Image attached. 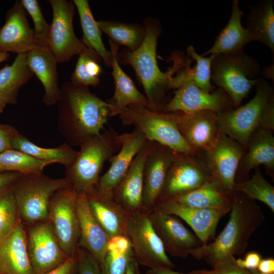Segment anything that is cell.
<instances>
[{"instance_id": "54", "label": "cell", "mask_w": 274, "mask_h": 274, "mask_svg": "<svg viewBox=\"0 0 274 274\" xmlns=\"http://www.w3.org/2000/svg\"><path fill=\"white\" fill-rule=\"evenodd\" d=\"M10 56L9 53H0V63L8 60Z\"/></svg>"}, {"instance_id": "11", "label": "cell", "mask_w": 274, "mask_h": 274, "mask_svg": "<svg viewBox=\"0 0 274 274\" xmlns=\"http://www.w3.org/2000/svg\"><path fill=\"white\" fill-rule=\"evenodd\" d=\"M53 19L50 25L47 47L57 63L68 61L79 55L86 46L76 35L73 27L75 5L73 1L49 0Z\"/></svg>"}, {"instance_id": "43", "label": "cell", "mask_w": 274, "mask_h": 274, "mask_svg": "<svg viewBox=\"0 0 274 274\" xmlns=\"http://www.w3.org/2000/svg\"><path fill=\"white\" fill-rule=\"evenodd\" d=\"M77 274H101L99 263L86 250L78 247Z\"/></svg>"}, {"instance_id": "34", "label": "cell", "mask_w": 274, "mask_h": 274, "mask_svg": "<svg viewBox=\"0 0 274 274\" xmlns=\"http://www.w3.org/2000/svg\"><path fill=\"white\" fill-rule=\"evenodd\" d=\"M11 148L23 152L38 160L51 164L59 163L65 167L74 161L78 154V151L73 149L66 142L55 148H43L32 143L20 133L13 139Z\"/></svg>"}, {"instance_id": "50", "label": "cell", "mask_w": 274, "mask_h": 274, "mask_svg": "<svg viewBox=\"0 0 274 274\" xmlns=\"http://www.w3.org/2000/svg\"><path fill=\"white\" fill-rule=\"evenodd\" d=\"M257 270L262 274H273L274 259L272 258L262 259L258 264Z\"/></svg>"}, {"instance_id": "3", "label": "cell", "mask_w": 274, "mask_h": 274, "mask_svg": "<svg viewBox=\"0 0 274 274\" xmlns=\"http://www.w3.org/2000/svg\"><path fill=\"white\" fill-rule=\"evenodd\" d=\"M231 198L230 217L225 227L213 242L202 247V258L213 267L229 256L244 254L250 237L265 219L255 200L244 193L233 192Z\"/></svg>"}, {"instance_id": "42", "label": "cell", "mask_w": 274, "mask_h": 274, "mask_svg": "<svg viewBox=\"0 0 274 274\" xmlns=\"http://www.w3.org/2000/svg\"><path fill=\"white\" fill-rule=\"evenodd\" d=\"M132 250L126 252L107 251L100 265L101 274H125L128 263L133 256Z\"/></svg>"}, {"instance_id": "36", "label": "cell", "mask_w": 274, "mask_h": 274, "mask_svg": "<svg viewBox=\"0 0 274 274\" xmlns=\"http://www.w3.org/2000/svg\"><path fill=\"white\" fill-rule=\"evenodd\" d=\"M97 24L102 32L106 33L109 40L119 45H123L130 51L139 49L146 37L144 25L139 23H126L114 20H99Z\"/></svg>"}, {"instance_id": "28", "label": "cell", "mask_w": 274, "mask_h": 274, "mask_svg": "<svg viewBox=\"0 0 274 274\" xmlns=\"http://www.w3.org/2000/svg\"><path fill=\"white\" fill-rule=\"evenodd\" d=\"M243 12L238 1L234 0L229 21L216 38L212 47L201 55L234 54L243 52L245 45L252 39L247 29L243 26L241 18Z\"/></svg>"}, {"instance_id": "55", "label": "cell", "mask_w": 274, "mask_h": 274, "mask_svg": "<svg viewBox=\"0 0 274 274\" xmlns=\"http://www.w3.org/2000/svg\"><path fill=\"white\" fill-rule=\"evenodd\" d=\"M7 105L5 101L0 99V113L3 112Z\"/></svg>"}, {"instance_id": "56", "label": "cell", "mask_w": 274, "mask_h": 274, "mask_svg": "<svg viewBox=\"0 0 274 274\" xmlns=\"http://www.w3.org/2000/svg\"><path fill=\"white\" fill-rule=\"evenodd\" d=\"M251 274H262L259 272L257 269L249 270ZM274 274V273H273Z\"/></svg>"}, {"instance_id": "32", "label": "cell", "mask_w": 274, "mask_h": 274, "mask_svg": "<svg viewBox=\"0 0 274 274\" xmlns=\"http://www.w3.org/2000/svg\"><path fill=\"white\" fill-rule=\"evenodd\" d=\"M26 58L27 53L18 54L11 65L0 70V99L7 104L17 102L20 88L34 76Z\"/></svg>"}, {"instance_id": "16", "label": "cell", "mask_w": 274, "mask_h": 274, "mask_svg": "<svg viewBox=\"0 0 274 274\" xmlns=\"http://www.w3.org/2000/svg\"><path fill=\"white\" fill-rule=\"evenodd\" d=\"M211 178L196 156L176 152L156 203L193 190Z\"/></svg>"}, {"instance_id": "57", "label": "cell", "mask_w": 274, "mask_h": 274, "mask_svg": "<svg viewBox=\"0 0 274 274\" xmlns=\"http://www.w3.org/2000/svg\"><path fill=\"white\" fill-rule=\"evenodd\" d=\"M136 274H142V273L141 272L139 267H138V268L137 269Z\"/></svg>"}, {"instance_id": "41", "label": "cell", "mask_w": 274, "mask_h": 274, "mask_svg": "<svg viewBox=\"0 0 274 274\" xmlns=\"http://www.w3.org/2000/svg\"><path fill=\"white\" fill-rule=\"evenodd\" d=\"M26 12L31 16L33 24V35L37 47H47L50 25L44 16L37 0H21Z\"/></svg>"}, {"instance_id": "1", "label": "cell", "mask_w": 274, "mask_h": 274, "mask_svg": "<svg viewBox=\"0 0 274 274\" xmlns=\"http://www.w3.org/2000/svg\"><path fill=\"white\" fill-rule=\"evenodd\" d=\"M146 33L140 47L134 51L123 49L118 52L120 64L130 65L142 85L148 101L147 108L155 112H162L167 103L166 95L172 89L173 76L184 66L183 54L179 52L172 58L173 63L168 70L162 72L156 59L157 39L162 31L160 22L156 18L148 17L143 22Z\"/></svg>"}, {"instance_id": "37", "label": "cell", "mask_w": 274, "mask_h": 274, "mask_svg": "<svg viewBox=\"0 0 274 274\" xmlns=\"http://www.w3.org/2000/svg\"><path fill=\"white\" fill-rule=\"evenodd\" d=\"M101 60L95 51L86 46L79 55L70 82L78 86H97L100 83L102 72L99 63Z\"/></svg>"}, {"instance_id": "8", "label": "cell", "mask_w": 274, "mask_h": 274, "mask_svg": "<svg viewBox=\"0 0 274 274\" xmlns=\"http://www.w3.org/2000/svg\"><path fill=\"white\" fill-rule=\"evenodd\" d=\"M259 65L254 58L243 52L215 56L212 63L211 80L225 91L235 108L258 83L254 79Z\"/></svg>"}, {"instance_id": "51", "label": "cell", "mask_w": 274, "mask_h": 274, "mask_svg": "<svg viewBox=\"0 0 274 274\" xmlns=\"http://www.w3.org/2000/svg\"><path fill=\"white\" fill-rule=\"evenodd\" d=\"M146 274H186L182 273L173 270V269L167 268H155L148 270Z\"/></svg>"}, {"instance_id": "39", "label": "cell", "mask_w": 274, "mask_h": 274, "mask_svg": "<svg viewBox=\"0 0 274 274\" xmlns=\"http://www.w3.org/2000/svg\"><path fill=\"white\" fill-rule=\"evenodd\" d=\"M255 169L251 178L235 182L233 192H240L249 198L259 200L274 212V187L262 176L259 167Z\"/></svg>"}, {"instance_id": "30", "label": "cell", "mask_w": 274, "mask_h": 274, "mask_svg": "<svg viewBox=\"0 0 274 274\" xmlns=\"http://www.w3.org/2000/svg\"><path fill=\"white\" fill-rule=\"evenodd\" d=\"M246 27L252 41L268 46L274 53V4L272 0H264L249 7Z\"/></svg>"}, {"instance_id": "10", "label": "cell", "mask_w": 274, "mask_h": 274, "mask_svg": "<svg viewBox=\"0 0 274 274\" xmlns=\"http://www.w3.org/2000/svg\"><path fill=\"white\" fill-rule=\"evenodd\" d=\"M78 193L70 185L53 195L48 220L51 224L59 244L68 257L77 254L80 238L77 211Z\"/></svg>"}, {"instance_id": "6", "label": "cell", "mask_w": 274, "mask_h": 274, "mask_svg": "<svg viewBox=\"0 0 274 274\" xmlns=\"http://www.w3.org/2000/svg\"><path fill=\"white\" fill-rule=\"evenodd\" d=\"M70 185L65 178L52 179L43 172L21 174L11 187L20 220L29 226L48 220L53 195Z\"/></svg>"}, {"instance_id": "46", "label": "cell", "mask_w": 274, "mask_h": 274, "mask_svg": "<svg viewBox=\"0 0 274 274\" xmlns=\"http://www.w3.org/2000/svg\"><path fill=\"white\" fill-rule=\"evenodd\" d=\"M131 244L127 236L118 235L110 238L107 251L126 252L131 250Z\"/></svg>"}, {"instance_id": "15", "label": "cell", "mask_w": 274, "mask_h": 274, "mask_svg": "<svg viewBox=\"0 0 274 274\" xmlns=\"http://www.w3.org/2000/svg\"><path fill=\"white\" fill-rule=\"evenodd\" d=\"M167 113L185 141L197 156L208 151L215 144L220 132L216 113L202 110L189 113Z\"/></svg>"}, {"instance_id": "48", "label": "cell", "mask_w": 274, "mask_h": 274, "mask_svg": "<svg viewBox=\"0 0 274 274\" xmlns=\"http://www.w3.org/2000/svg\"><path fill=\"white\" fill-rule=\"evenodd\" d=\"M261 259V256L259 253L252 251L248 253L244 259L238 258L235 259V262L236 264L241 268L252 270L257 269Z\"/></svg>"}, {"instance_id": "26", "label": "cell", "mask_w": 274, "mask_h": 274, "mask_svg": "<svg viewBox=\"0 0 274 274\" xmlns=\"http://www.w3.org/2000/svg\"><path fill=\"white\" fill-rule=\"evenodd\" d=\"M77 211L80 230L78 247L87 251L100 265L107 252L110 237L91 214L84 193L78 194Z\"/></svg>"}, {"instance_id": "31", "label": "cell", "mask_w": 274, "mask_h": 274, "mask_svg": "<svg viewBox=\"0 0 274 274\" xmlns=\"http://www.w3.org/2000/svg\"><path fill=\"white\" fill-rule=\"evenodd\" d=\"M192 208L220 209L231 206V198L212 178L199 187L170 199Z\"/></svg>"}, {"instance_id": "14", "label": "cell", "mask_w": 274, "mask_h": 274, "mask_svg": "<svg viewBox=\"0 0 274 274\" xmlns=\"http://www.w3.org/2000/svg\"><path fill=\"white\" fill-rule=\"evenodd\" d=\"M234 108L231 98L222 89L219 87L212 92H207L189 80L176 89L174 96L165 104L162 112L189 113L209 110L218 114Z\"/></svg>"}, {"instance_id": "13", "label": "cell", "mask_w": 274, "mask_h": 274, "mask_svg": "<svg viewBox=\"0 0 274 274\" xmlns=\"http://www.w3.org/2000/svg\"><path fill=\"white\" fill-rule=\"evenodd\" d=\"M148 216L166 252L174 257L184 258L191 255L197 259H202L200 240L178 217L155 209L149 211Z\"/></svg>"}, {"instance_id": "22", "label": "cell", "mask_w": 274, "mask_h": 274, "mask_svg": "<svg viewBox=\"0 0 274 274\" xmlns=\"http://www.w3.org/2000/svg\"><path fill=\"white\" fill-rule=\"evenodd\" d=\"M272 132L258 127L251 133L237 168L236 182L248 180L250 172L259 167L261 165L265 166L267 174L273 178L274 136Z\"/></svg>"}, {"instance_id": "40", "label": "cell", "mask_w": 274, "mask_h": 274, "mask_svg": "<svg viewBox=\"0 0 274 274\" xmlns=\"http://www.w3.org/2000/svg\"><path fill=\"white\" fill-rule=\"evenodd\" d=\"M19 219L15 197L10 188L0 193V242L12 231Z\"/></svg>"}, {"instance_id": "45", "label": "cell", "mask_w": 274, "mask_h": 274, "mask_svg": "<svg viewBox=\"0 0 274 274\" xmlns=\"http://www.w3.org/2000/svg\"><path fill=\"white\" fill-rule=\"evenodd\" d=\"M19 133L10 126L0 124V153L12 149V141Z\"/></svg>"}, {"instance_id": "35", "label": "cell", "mask_w": 274, "mask_h": 274, "mask_svg": "<svg viewBox=\"0 0 274 274\" xmlns=\"http://www.w3.org/2000/svg\"><path fill=\"white\" fill-rule=\"evenodd\" d=\"M80 17L84 44L95 51L105 64L111 67L112 54L105 47L102 40V31L92 13L88 1H73Z\"/></svg>"}, {"instance_id": "5", "label": "cell", "mask_w": 274, "mask_h": 274, "mask_svg": "<svg viewBox=\"0 0 274 274\" xmlns=\"http://www.w3.org/2000/svg\"><path fill=\"white\" fill-rule=\"evenodd\" d=\"M80 147L74 161L65 167V178L78 194L98 184L105 162L120 149V134L110 128L88 138Z\"/></svg>"}, {"instance_id": "53", "label": "cell", "mask_w": 274, "mask_h": 274, "mask_svg": "<svg viewBox=\"0 0 274 274\" xmlns=\"http://www.w3.org/2000/svg\"><path fill=\"white\" fill-rule=\"evenodd\" d=\"M186 274H213L211 270H199L191 271Z\"/></svg>"}, {"instance_id": "23", "label": "cell", "mask_w": 274, "mask_h": 274, "mask_svg": "<svg viewBox=\"0 0 274 274\" xmlns=\"http://www.w3.org/2000/svg\"><path fill=\"white\" fill-rule=\"evenodd\" d=\"M155 142L146 140L113 193L130 213L143 210L144 168L146 157Z\"/></svg>"}, {"instance_id": "4", "label": "cell", "mask_w": 274, "mask_h": 274, "mask_svg": "<svg viewBox=\"0 0 274 274\" xmlns=\"http://www.w3.org/2000/svg\"><path fill=\"white\" fill-rule=\"evenodd\" d=\"M254 96L245 105L217 114L219 130L245 150L251 133L258 127L274 130V92L271 85L259 79Z\"/></svg>"}, {"instance_id": "25", "label": "cell", "mask_w": 274, "mask_h": 274, "mask_svg": "<svg viewBox=\"0 0 274 274\" xmlns=\"http://www.w3.org/2000/svg\"><path fill=\"white\" fill-rule=\"evenodd\" d=\"M120 149L117 154L108 160L111 165L100 177L97 184L99 188L107 191L113 192L147 140L145 135L136 129L120 135Z\"/></svg>"}, {"instance_id": "12", "label": "cell", "mask_w": 274, "mask_h": 274, "mask_svg": "<svg viewBox=\"0 0 274 274\" xmlns=\"http://www.w3.org/2000/svg\"><path fill=\"white\" fill-rule=\"evenodd\" d=\"M245 152V149L237 142L220 131L213 147L197 157L211 177L231 197L237 168Z\"/></svg>"}, {"instance_id": "49", "label": "cell", "mask_w": 274, "mask_h": 274, "mask_svg": "<svg viewBox=\"0 0 274 274\" xmlns=\"http://www.w3.org/2000/svg\"><path fill=\"white\" fill-rule=\"evenodd\" d=\"M21 174L16 172L0 173V193L11 188Z\"/></svg>"}, {"instance_id": "33", "label": "cell", "mask_w": 274, "mask_h": 274, "mask_svg": "<svg viewBox=\"0 0 274 274\" xmlns=\"http://www.w3.org/2000/svg\"><path fill=\"white\" fill-rule=\"evenodd\" d=\"M187 52L196 61L195 65L191 68V60L185 61L183 67L172 78V89L176 90L186 81L191 80L203 91L212 92L215 90V86L211 83V66L215 56L204 57L199 55L192 45L187 48Z\"/></svg>"}, {"instance_id": "19", "label": "cell", "mask_w": 274, "mask_h": 274, "mask_svg": "<svg viewBox=\"0 0 274 274\" xmlns=\"http://www.w3.org/2000/svg\"><path fill=\"white\" fill-rule=\"evenodd\" d=\"M231 208V206L220 209H200L166 200L157 202L154 209L164 214L176 216L185 221L204 247L214 236L218 222L230 211Z\"/></svg>"}, {"instance_id": "24", "label": "cell", "mask_w": 274, "mask_h": 274, "mask_svg": "<svg viewBox=\"0 0 274 274\" xmlns=\"http://www.w3.org/2000/svg\"><path fill=\"white\" fill-rule=\"evenodd\" d=\"M0 274H36L27 250V234L19 219L0 242Z\"/></svg>"}, {"instance_id": "7", "label": "cell", "mask_w": 274, "mask_h": 274, "mask_svg": "<svg viewBox=\"0 0 274 274\" xmlns=\"http://www.w3.org/2000/svg\"><path fill=\"white\" fill-rule=\"evenodd\" d=\"M124 125H132L147 140L166 146L176 152L197 156L185 141L169 113L153 111L146 107L131 104L117 111Z\"/></svg>"}, {"instance_id": "9", "label": "cell", "mask_w": 274, "mask_h": 274, "mask_svg": "<svg viewBox=\"0 0 274 274\" xmlns=\"http://www.w3.org/2000/svg\"><path fill=\"white\" fill-rule=\"evenodd\" d=\"M149 211L130 213L126 226L133 257L139 264L151 268L175 267L166 254L162 243L153 229Z\"/></svg>"}, {"instance_id": "38", "label": "cell", "mask_w": 274, "mask_h": 274, "mask_svg": "<svg viewBox=\"0 0 274 274\" xmlns=\"http://www.w3.org/2000/svg\"><path fill=\"white\" fill-rule=\"evenodd\" d=\"M49 162L38 160L25 153L9 149L0 153V173L28 174L43 172Z\"/></svg>"}, {"instance_id": "27", "label": "cell", "mask_w": 274, "mask_h": 274, "mask_svg": "<svg viewBox=\"0 0 274 274\" xmlns=\"http://www.w3.org/2000/svg\"><path fill=\"white\" fill-rule=\"evenodd\" d=\"M27 63L42 84L45 94L43 101L47 106L57 102L61 94L58 86L57 64L47 47H37L27 53Z\"/></svg>"}, {"instance_id": "17", "label": "cell", "mask_w": 274, "mask_h": 274, "mask_svg": "<svg viewBox=\"0 0 274 274\" xmlns=\"http://www.w3.org/2000/svg\"><path fill=\"white\" fill-rule=\"evenodd\" d=\"M27 234L28 255L36 274L50 271L70 257L61 248L48 220L30 226Z\"/></svg>"}, {"instance_id": "47", "label": "cell", "mask_w": 274, "mask_h": 274, "mask_svg": "<svg viewBox=\"0 0 274 274\" xmlns=\"http://www.w3.org/2000/svg\"><path fill=\"white\" fill-rule=\"evenodd\" d=\"M78 266L77 254L70 257L57 268L43 274H77Z\"/></svg>"}, {"instance_id": "18", "label": "cell", "mask_w": 274, "mask_h": 274, "mask_svg": "<svg viewBox=\"0 0 274 274\" xmlns=\"http://www.w3.org/2000/svg\"><path fill=\"white\" fill-rule=\"evenodd\" d=\"M84 193L91 214L109 237L126 236L130 213L119 202L113 192L104 190L96 184Z\"/></svg>"}, {"instance_id": "52", "label": "cell", "mask_w": 274, "mask_h": 274, "mask_svg": "<svg viewBox=\"0 0 274 274\" xmlns=\"http://www.w3.org/2000/svg\"><path fill=\"white\" fill-rule=\"evenodd\" d=\"M138 267L139 264L133 256L128 263L125 274H136Z\"/></svg>"}, {"instance_id": "44", "label": "cell", "mask_w": 274, "mask_h": 274, "mask_svg": "<svg viewBox=\"0 0 274 274\" xmlns=\"http://www.w3.org/2000/svg\"><path fill=\"white\" fill-rule=\"evenodd\" d=\"M213 274H251L249 270L239 267L233 256H229L218 262L211 270Z\"/></svg>"}, {"instance_id": "20", "label": "cell", "mask_w": 274, "mask_h": 274, "mask_svg": "<svg viewBox=\"0 0 274 274\" xmlns=\"http://www.w3.org/2000/svg\"><path fill=\"white\" fill-rule=\"evenodd\" d=\"M37 47L33 30L21 0L16 1L7 11L0 28V53H27Z\"/></svg>"}, {"instance_id": "2", "label": "cell", "mask_w": 274, "mask_h": 274, "mask_svg": "<svg viewBox=\"0 0 274 274\" xmlns=\"http://www.w3.org/2000/svg\"><path fill=\"white\" fill-rule=\"evenodd\" d=\"M57 101V127L70 146H80L98 134L112 117L111 105L92 93L88 87L70 81L63 83Z\"/></svg>"}, {"instance_id": "29", "label": "cell", "mask_w": 274, "mask_h": 274, "mask_svg": "<svg viewBox=\"0 0 274 274\" xmlns=\"http://www.w3.org/2000/svg\"><path fill=\"white\" fill-rule=\"evenodd\" d=\"M112 54V76L115 92L112 98L107 101L111 105L112 117L115 112L126 108L131 104H137L147 108L148 101L145 96L136 87L131 79L123 71L118 60L119 46L108 40Z\"/></svg>"}, {"instance_id": "21", "label": "cell", "mask_w": 274, "mask_h": 274, "mask_svg": "<svg viewBox=\"0 0 274 274\" xmlns=\"http://www.w3.org/2000/svg\"><path fill=\"white\" fill-rule=\"evenodd\" d=\"M175 153L156 142L148 153L144 168L143 210L150 211L155 207Z\"/></svg>"}]
</instances>
